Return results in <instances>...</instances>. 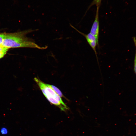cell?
I'll return each instance as SVG.
<instances>
[{
  "label": "cell",
  "instance_id": "5",
  "mask_svg": "<svg viewBox=\"0 0 136 136\" xmlns=\"http://www.w3.org/2000/svg\"><path fill=\"white\" fill-rule=\"evenodd\" d=\"M51 88L61 97H64L61 91L57 87L53 85H50Z\"/></svg>",
  "mask_w": 136,
  "mask_h": 136
},
{
  "label": "cell",
  "instance_id": "4",
  "mask_svg": "<svg viewBox=\"0 0 136 136\" xmlns=\"http://www.w3.org/2000/svg\"><path fill=\"white\" fill-rule=\"evenodd\" d=\"M99 7H97L94 20L90 32L94 35L98 41L99 30Z\"/></svg>",
  "mask_w": 136,
  "mask_h": 136
},
{
  "label": "cell",
  "instance_id": "9",
  "mask_svg": "<svg viewBox=\"0 0 136 136\" xmlns=\"http://www.w3.org/2000/svg\"><path fill=\"white\" fill-rule=\"evenodd\" d=\"M9 48L3 47L2 46H0V52H2L6 50H7Z\"/></svg>",
  "mask_w": 136,
  "mask_h": 136
},
{
  "label": "cell",
  "instance_id": "1",
  "mask_svg": "<svg viewBox=\"0 0 136 136\" xmlns=\"http://www.w3.org/2000/svg\"><path fill=\"white\" fill-rule=\"evenodd\" d=\"M36 30L29 29L18 33L5 34L1 46L8 48L27 47L41 49H46L47 46H40L25 36L28 33Z\"/></svg>",
  "mask_w": 136,
  "mask_h": 136
},
{
  "label": "cell",
  "instance_id": "8",
  "mask_svg": "<svg viewBox=\"0 0 136 136\" xmlns=\"http://www.w3.org/2000/svg\"><path fill=\"white\" fill-rule=\"evenodd\" d=\"M5 36V34H0V46L1 45Z\"/></svg>",
  "mask_w": 136,
  "mask_h": 136
},
{
  "label": "cell",
  "instance_id": "7",
  "mask_svg": "<svg viewBox=\"0 0 136 136\" xmlns=\"http://www.w3.org/2000/svg\"><path fill=\"white\" fill-rule=\"evenodd\" d=\"M8 132L7 130L5 128H2L1 130V132L2 134H6Z\"/></svg>",
  "mask_w": 136,
  "mask_h": 136
},
{
  "label": "cell",
  "instance_id": "2",
  "mask_svg": "<svg viewBox=\"0 0 136 136\" xmlns=\"http://www.w3.org/2000/svg\"><path fill=\"white\" fill-rule=\"evenodd\" d=\"M34 80L47 99L51 104L58 107L61 111H66L69 108L64 103L60 97L51 88L50 85L43 82L39 78Z\"/></svg>",
  "mask_w": 136,
  "mask_h": 136
},
{
  "label": "cell",
  "instance_id": "3",
  "mask_svg": "<svg viewBox=\"0 0 136 136\" xmlns=\"http://www.w3.org/2000/svg\"><path fill=\"white\" fill-rule=\"evenodd\" d=\"M70 25L71 27L85 38L88 44L94 52L97 59L96 48L97 45L99 46V43L98 41L97 40L96 37L90 32L87 34H84L79 31L71 24H70Z\"/></svg>",
  "mask_w": 136,
  "mask_h": 136
},
{
  "label": "cell",
  "instance_id": "6",
  "mask_svg": "<svg viewBox=\"0 0 136 136\" xmlns=\"http://www.w3.org/2000/svg\"><path fill=\"white\" fill-rule=\"evenodd\" d=\"M101 0H93L88 7L89 9L90 7L94 5H96L97 7H100Z\"/></svg>",
  "mask_w": 136,
  "mask_h": 136
}]
</instances>
